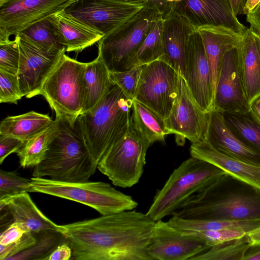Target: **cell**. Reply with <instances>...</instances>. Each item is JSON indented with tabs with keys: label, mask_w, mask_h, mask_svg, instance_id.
I'll list each match as a JSON object with an SVG mask.
<instances>
[{
	"label": "cell",
	"mask_w": 260,
	"mask_h": 260,
	"mask_svg": "<svg viewBox=\"0 0 260 260\" xmlns=\"http://www.w3.org/2000/svg\"><path fill=\"white\" fill-rule=\"evenodd\" d=\"M25 192H32L31 179L22 177L15 171L0 170V199Z\"/></svg>",
	"instance_id": "d590c367"
},
{
	"label": "cell",
	"mask_w": 260,
	"mask_h": 260,
	"mask_svg": "<svg viewBox=\"0 0 260 260\" xmlns=\"http://www.w3.org/2000/svg\"><path fill=\"white\" fill-rule=\"evenodd\" d=\"M197 30L203 40L214 93L222 57L227 50L239 46L242 35L222 26L206 25Z\"/></svg>",
	"instance_id": "cb8c5ba5"
},
{
	"label": "cell",
	"mask_w": 260,
	"mask_h": 260,
	"mask_svg": "<svg viewBox=\"0 0 260 260\" xmlns=\"http://www.w3.org/2000/svg\"><path fill=\"white\" fill-rule=\"evenodd\" d=\"M184 79L201 109L210 112L214 108V89L203 40L197 30L189 39Z\"/></svg>",
	"instance_id": "ac0fdd59"
},
{
	"label": "cell",
	"mask_w": 260,
	"mask_h": 260,
	"mask_svg": "<svg viewBox=\"0 0 260 260\" xmlns=\"http://www.w3.org/2000/svg\"><path fill=\"white\" fill-rule=\"evenodd\" d=\"M221 114L226 124L238 137L260 152V124L249 112Z\"/></svg>",
	"instance_id": "1f68e13d"
},
{
	"label": "cell",
	"mask_w": 260,
	"mask_h": 260,
	"mask_svg": "<svg viewBox=\"0 0 260 260\" xmlns=\"http://www.w3.org/2000/svg\"><path fill=\"white\" fill-rule=\"evenodd\" d=\"M26 232L17 223L13 222L1 232L0 244L7 245L20 239Z\"/></svg>",
	"instance_id": "ee69618b"
},
{
	"label": "cell",
	"mask_w": 260,
	"mask_h": 260,
	"mask_svg": "<svg viewBox=\"0 0 260 260\" xmlns=\"http://www.w3.org/2000/svg\"><path fill=\"white\" fill-rule=\"evenodd\" d=\"M49 18L67 52H80L99 42L104 36L69 15L64 10Z\"/></svg>",
	"instance_id": "603a6c76"
},
{
	"label": "cell",
	"mask_w": 260,
	"mask_h": 260,
	"mask_svg": "<svg viewBox=\"0 0 260 260\" xmlns=\"http://www.w3.org/2000/svg\"><path fill=\"white\" fill-rule=\"evenodd\" d=\"M168 222L183 231L198 232L225 228H240L247 233L260 226V220H222L186 219L172 216Z\"/></svg>",
	"instance_id": "f546056e"
},
{
	"label": "cell",
	"mask_w": 260,
	"mask_h": 260,
	"mask_svg": "<svg viewBox=\"0 0 260 260\" xmlns=\"http://www.w3.org/2000/svg\"><path fill=\"white\" fill-rule=\"evenodd\" d=\"M235 16L244 14L247 0H227Z\"/></svg>",
	"instance_id": "7dc6e473"
},
{
	"label": "cell",
	"mask_w": 260,
	"mask_h": 260,
	"mask_svg": "<svg viewBox=\"0 0 260 260\" xmlns=\"http://www.w3.org/2000/svg\"><path fill=\"white\" fill-rule=\"evenodd\" d=\"M72 256V249L66 242L59 245L45 260H69Z\"/></svg>",
	"instance_id": "f6af8a7d"
},
{
	"label": "cell",
	"mask_w": 260,
	"mask_h": 260,
	"mask_svg": "<svg viewBox=\"0 0 260 260\" xmlns=\"http://www.w3.org/2000/svg\"><path fill=\"white\" fill-rule=\"evenodd\" d=\"M251 245L247 234L242 238L211 247L190 260H243Z\"/></svg>",
	"instance_id": "e575fe53"
},
{
	"label": "cell",
	"mask_w": 260,
	"mask_h": 260,
	"mask_svg": "<svg viewBox=\"0 0 260 260\" xmlns=\"http://www.w3.org/2000/svg\"><path fill=\"white\" fill-rule=\"evenodd\" d=\"M260 3V0H247L246 4L244 14H247L252 11Z\"/></svg>",
	"instance_id": "816d5d0a"
},
{
	"label": "cell",
	"mask_w": 260,
	"mask_h": 260,
	"mask_svg": "<svg viewBox=\"0 0 260 260\" xmlns=\"http://www.w3.org/2000/svg\"><path fill=\"white\" fill-rule=\"evenodd\" d=\"M247 235L251 245H260V226L247 233Z\"/></svg>",
	"instance_id": "f907efd6"
},
{
	"label": "cell",
	"mask_w": 260,
	"mask_h": 260,
	"mask_svg": "<svg viewBox=\"0 0 260 260\" xmlns=\"http://www.w3.org/2000/svg\"><path fill=\"white\" fill-rule=\"evenodd\" d=\"M133 101L112 83L99 102L78 116L91 159L97 167L108 150L128 131Z\"/></svg>",
	"instance_id": "277c9868"
},
{
	"label": "cell",
	"mask_w": 260,
	"mask_h": 260,
	"mask_svg": "<svg viewBox=\"0 0 260 260\" xmlns=\"http://www.w3.org/2000/svg\"><path fill=\"white\" fill-rule=\"evenodd\" d=\"M171 11L186 19L196 29L222 26L243 35L246 27L233 13L227 0H170Z\"/></svg>",
	"instance_id": "e0dca14e"
},
{
	"label": "cell",
	"mask_w": 260,
	"mask_h": 260,
	"mask_svg": "<svg viewBox=\"0 0 260 260\" xmlns=\"http://www.w3.org/2000/svg\"><path fill=\"white\" fill-rule=\"evenodd\" d=\"M151 144L134 125L104 154L97 168L117 186L131 187L143 172L147 151Z\"/></svg>",
	"instance_id": "9c48e42d"
},
{
	"label": "cell",
	"mask_w": 260,
	"mask_h": 260,
	"mask_svg": "<svg viewBox=\"0 0 260 260\" xmlns=\"http://www.w3.org/2000/svg\"><path fill=\"white\" fill-rule=\"evenodd\" d=\"M22 140L11 136L0 135V164L10 154L16 152L24 144Z\"/></svg>",
	"instance_id": "b9f144b4"
},
{
	"label": "cell",
	"mask_w": 260,
	"mask_h": 260,
	"mask_svg": "<svg viewBox=\"0 0 260 260\" xmlns=\"http://www.w3.org/2000/svg\"><path fill=\"white\" fill-rule=\"evenodd\" d=\"M189 151L191 156L208 161L260 189V166L226 155L213 148L206 139L192 143Z\"/></svg>",
	"instance_id": "7402d4cb"
},
{
	"label": "cell",
	"mask_w": 260,
	"mask_h": 260,
	"mask_svg": "<svg viewBox=\"0 0 260 260\" xmlns=\"http://www.w3.org/2000/svg\"><path fill=\"white\" fill-rule=\"evenodd\" d=\"M22 97L18 76L0 70V103L17 104Z\"/></svg>",
	"instance_id": "f35d334b"
},
{
	"label": "cell",
	"mask_w": 260,
	"mask_h": 260,
	"mask_svg": "<svg viewBox=\"0 0 260 260\" xmlns=\"http://www.w3.org/2000/svg\"><path fill=\"white\" fill-rule=\"evenodd\" d=\"M20 50L17 74L23 96L31 98L40 94L42 86L66 51V48L42 49L15 35Z\"/></svg>",
	"instance_id": "4fadbf2b"
},
{
	"label": "cell",
	"mask_w": 260,
	"mask_h": 260,
	"mask_svg": "<svg viewBox=\"0 0 260 260\" xmlns=\"http://www.w3.org/2000/svg\"><path fill=\"white\" fill-rule=\"evenodd\" d=\"M112 82L109 71L98 57L87 62L82 82V113L93 108L110 89Z\"/></svg>",
	"instance_id": "484cf974"
},
{
	"label": "cell",
	"mask_w": 260,
	"mask_h": 260,
	"mask_svg": "<svg viewBox=\"0 0 260 260\" xmlns=\"http://www.w3.org/2000/svg\"><path fill=\"white\" fill-rule=\"evenodd\" d=\"M157 10L164 17L171 11L170 0H116Z\"/></svg>",
	"instance_id": "7bdbcfd3"
},
{
	"label": "cell",
	"mask_w": 260,
	"mask_h": 260,
	"mask_svg": "<svg viewBox=\"0 0 260 260\" xmlns=\"http://www.w3.org/2000/svg\"><path fill=\"white\" fill-rule=\"evenodd\" d=\"M249 112L260 124V95L250 104Z\"/></svg>",
	"instance_id": "c3c4849f"
},
{
	"label": "cell",
	"mask_w": 260,
	"mask_h": 260,
	"mask_svg": "<svg viewBox=\"0 0 260 260\" xmlns=\"http://www.w3.org/2000/svg\"><path fill=\"white\" fill-rule=\"evenodd\" d=\"M202 238L210 247L243 237L247 233L240 228H225L215 230L192 232Z\"/></svg>",
	"instance_id": "ab89813d"
},
{
	"label": "cell",
	"mask_w": 260,
	"mask_h": 260,
	"mask_svg": "<svg viewBox=\"0 0 260 260\" xmlns=\"http://www.w3.org/2000/svg\"><path fill=\"white\" fill-rule=\"evenodd\" d=\"M57 128L55 119L50 127L26 141L16 152L22 168L35 167L43 160Z\"/></svg>",
	"instance_id": "f1b7e54d"
},
{
	"label": "cell",
	"mask_w": 260,
	"mask_h": 260,
	"mask_svg": "<svg viewBox=\"0 0 260 260\" xmlns=\"http://www.w3.org/2000/svg\"><path fill=\"white\" fill-rule=\"evenodd\" d=\"M33 233L36 238L35 243L7 260H45L59 245L66 242L64 235L58 230H47Z\"/></svg>",
	"instance_id": "4dcf8cb0"
},
{
	"label": "cell",
	"mask_w": 260,
	"mask_h": 260,
	"mask_svg": "<svg viewBox=\"0 0 260 260\" xmlns=\"http://www.w3.org/2000/svg\"><path fill=\"white\" fill-rule=\"evenodd\" d=\"M220 152L244 161L260 166V152L238 137L226 124L221 113L209 112L206 138Z\"/></svg>",
	"instance_id": "ffe728a7"
},
{
	"label": "cell",
	"mask_w": 260,
	"mask_h": 260,
	"mask_svg": "<svg viewBox=\"0 0 260 260\" xmlns=\"http://www.w3.org/2000/svg\"><path fill=\"white\" fill-rule=\"evenodd\" d=\"M246 20L251 27L260 32V3L246 14Z\"/></svg>",
	"instance_id": "bcb514c9"
},
{
	"label": "cell",
	"mask_w": 260,
	"mask_h": 260,
	"mask_svg": "<svg viewBox=\"0 0 260 260\" xmlns=\"http://www.w3.org/2000/svg\"><path fill=\"white\" fill-rule=\"evenodd\" d=\"M49 17L32 24L16 35L44 50L66 48L60 43Z\"/></svg>",
	"instance_id": "836d02e7"
},
{
	"label": "cell",
	"mask_w": 260,
	"mask_h": 260,
	"mask_svg": "<svg viewBox=\"0 0 260 260\" xmlns=\"http://www.w3.org/2000/svg\"><path fill=\"white\" fill-rule=\"evenodd\" d=\"M163 18L164 54L160 60L184 78L188 41L197 29L186 19L172 11Z\"/></svg>",
	"instance_id": "d6986e66"
},
{
	"label": "cell",
	"mask_w": 260,
	"mask_h": 260,
	"mask_svg": "<svg viewBox=\"0 0 260 260\" xmlns=\"http://www.w3.org/2000/svg\"><path fill=\"white\" fill-rule=\"evenodd\" d=\"M179 77V73L161 60L142 65L134 100L166 119L178 94Z\"/></svg>",
	"instance_id": "30bf717a"
},
{
	"label": "cell",
	"mask_w": 260,
	"mask_h": 260,
	"mask_svg": "<svg viewBox=\"0 0 260 260\" xmlns=\"http://www.w3.org/2000/svg\"><path fill=\"white\" fill-rule=\"evenodd\" d=\"M177 98L169 116L165 119L171 134L177 136L181 144L185 139L191 143L206 138L209 113L204 112L193 97L185 79L179 74Z\"/></svg>",
	"instance_id": "7c38bea8"
},
{
	"label": "cell",
	"mask_w": 260,
	"mask_h": 260,
	"mask_svg": "<svg viewBox=\"0 0 260 260\" xmlns=\"http://www.w3.org/2000/svg\"><path fill=\"white\" fill-rule=\"evenodd\" d=\"M36 238L32 232H26L18 241L7 245L0 244V260H7L33 245Z\"/></svg>",
	"instance_id": "60d3db41"
},
{
	"label": "cell",
	"mask_w": 260,
	"mask_h": 260,
	"mask_svg": "<svg viewBox=\"0 0 260 260\" xmlns=\"http://www.w3.org/2000/svg\"><path fill=\"white\" fill-rule=\"evenodd\" d=\"M141 72V66L127 71L109 72L112 83L117 85L129 98L134 100Z\"/></svg>",
	"instance_id": "8d00e7d4"
},
{
	"label": "cell",
	"mask_w": 260,
	"mask_h": 260,
	"mask_svg": "<svg viewBox=\"0 0 260 260\" xmlns=\"http://www.w3.org/2000/svg\"><path fill=\"white\" fill-rule=\"evenodd\" d=\"M56 132L32 176L68 182L88 181L97 167L93 164L79 123L56 118Z\"/></svg>",
	"instance_id": "3957f363"
},
{
	"label": "cell",
	"mask_w": 260,
	"mask_h": 260,
	"mask_svg": "<svg viewBox=\"0 0 260 260\" xmlns=\"http://www.w3.org/2000/svg\"><path fill=\"white\" fill-rule=\"evenodd\" d=\"M86 64L64 53L45 81L40 94L54 111L56 118L74 122L82 113V82Z\"/></svg>",
	"instance_id": "ba28073f"
},
{
	"label": "cell",
	"mask_w": 260,
	"mask_h": 260,
	"mask_svg": "<svg viewBox=\"0 0 260 260\" xmlns=\"http://www.w3.org/2000/svg\"><path fill=\"white\" fill-rule=\"evenodd\" d=\"M0 203L8 207L13 222L18 223L26 232L37 233L47 230H58L59 225L42 213L28 192L1 199Z\"/></svg>",
	"instance_id": "d4e9b609"
},
{
	"label": "cell",
	"mask_w": 260,
	"mask_h": 260,
	"mask_svg": "<svg viewBox=\"0 0 260 260\" xmlns=\"http://www.w3.org/2000/svg\"><path fill=\"white\" fill-rule=\"evenodd\" d=\"M20 60L18 40L0 42V70L17 75Z\"/></svg>",
	"instance_id": "74e56055"
},
{
	"label": "cell",
	"mask_w": 260,
	"mask_h": 260,
	"mask_svg": "<svg viewBox=\"0 0 260 260\" xmlns=\"http://www.w3.org/2000/svg\"><path fill=\"white\" fill-rule=\"evenodd\" d=\"M72 0H7L0 5V42L63 10Z\"/></svg>",
	"instance_id": "9a60e30c"
},
{
	"label": "cell",
	"mask_w": 260,
	"mask_h": 260,
	"mask_svg": "<svg viewBox=\"0 0 260 260\" xmlns=\"http://www.w3.org/2000/svg\"><path fill=\"white\" fill-rule=\"evenodd\" d=\"M163 25V16L152 23L138 51L133 68L160 59L164 54Z\"/></svg>",
	"instance_id": "d6a6232c"
},
{
	"label": "cell",
	"mask_w": 260,
	"mask_h": 260,
	"mask_svg": "<svg viewBox=\"0 0 260 260\" xmlns=\"http://www.w3.org/2000/svg\"><path fill=\"white\" fill-rule=\"evenodd\" d=\"M143 7L116 0H72L64 11L105 35L129 19Z\"/></svg>",
	"instance_id": "8fae6325"
},
{
	"label": "cell",
	"mask_w": 260,
	"mask_h": 260,
	"mask_svg": "<svg viewBox=\"0 0 260 260\" xmlns=\"http://www.w3.org/2000/svg\"><path fill=\"white\" fill-rule=\"evenodd\" d=\"M7 0H0V5L6 2Z\"/></svg>",
	"instance_id": "f5cc1de1"
},
{
	"label": "cell",
	"mask_w": 260,
	"mask_h": 260,
	"mask_svg": "<svg viewBox=\"0 0 260 260\" xmlns=\"http://www.w3.org/2000/svg\"><path fill=\"white\" fill-rule=\"evenodd\" d=\"M225 173L208 161L191 156L173 171L146 214L155 221L173 215L190 197Z\"/></svg>",
	"instance_id": "5b68a950"
},
{
	"label": "cell",
	"mask_w": 260,
	"mask_h": 260,
	"mask_svg": "<svg viewBox=\"0 0 260 260\" xmlns=\"http://www.w3.org/2000/svg\"><path fill=\"white\" fill-rule=\"evenodd\" d=\"M239 67L249 104L260 95V32L250 27L238 46Z\"/></svg>",
	"instance_id": "44dd1931"
},
{
	"label": "cell",
	"mask_w": 260,
	"mask_h": 260,
	"mask_svg": "<svg viewBox=\"0 0 260 260\" xmlns=\"http://www.w3.org/2000/svg\"><path fill=\"white\" fill-rule=\"evenodd\" d=\"M243 260H260V245H251L247 251Z\"/></svg>",
	"instance_id": "681fc988"
},
{
	"label": "cell",
	"mask_w": 260,
	"mask_h": 260,
	"mask_svg": "<svg viewBox=\"0 0 260 260\" xmlns=\"http://www.w3.org/2000/svg\"><path fill=\"white\" fill-rule=\"evenodd\" d=\"M210 248L195 233L179 230L161 219L155 222L147 252L151 260H190Z\"/></svg>",
	"instance_id": "5bb4252c"
},
{
	"label": "cell",
	"mask_w": 260,
	"mask_h": 260,
	"mask_svg": "<svg viewBox=\"0 0 260 260\" xmlns=\"http://www.w3.org/2000/svg\"><path fill=\"white\" fill-rule=\"evenodd\" d=\"M186 219L260 220V189L225 173L172 215Z\"/></svg>",
	"instance_id": "7a4b0ae2"
},
{
	"label": "cell",
	"mask_w": 260,
	"mask_h": 260,
	"mask_svg": "<svg viewBox=\"0 0 260 260\" xmlns=\"http://www.w3.org/2000/svg\"><path fill=\"white\" fill-rule=\"evenodd\" d=\"M221 113H248L250 104L242 82L238 46L224 53L218 72L214 99V108Z\"/></svg>",
	"instance_id": "2e32d148"
},
{
	"label": "cell",
	"mask_w": 260,
	"mask_h": 260,
	"mask_svg": "<svg viewBox=\"0 0 260 260\" xmlns=\"http://www.w3.org/2000/svg\"><path fill=\"white\" fill-rule=\"evenodd\" d=\"M155 222L132 210L59 225L58 231L72 260H151L147 249Z\"/></svg>",
	"instance_id": "6da1fadb"
},
{
	"label": "cell",
	"mask_w": 260,
	"mask_h": 260,
	"mask_svg": "<svg viewBox=\"0 0 260 260\" xmlns=\"http://www.w3.org/2000/svg\"><path fill=\"white\" fill-rule=\"evenodd\" d=\"M32 192L69 200L94 209L102 215L132 210L138 206L129 196L104 182H68L32 177Z\"/></svg>",
	"instance_id": "8992f818"
},
{
	"label": "cell",
	"mask_w": 260,
	"mask_h": 260,
	"mask_svg": "<svg viewBox=\"0 0 260 260\" xmlns=\"http://www.w3.org/2000/svg\"><path fill=\"white\" fill-rule=\"evenodd\" d=\"M163 15L143 7L137 13L99 41L98 56L109 72L133 68L136 54L152 23Z\"/></svg>",
	"instance_id": "52a82bcc"
},
{
	"label": "cell",
	"mask_w": 260,
	"mask_h": 260,
	"mask_svg": "<svg viewBox=\"0 0 260 260\" xmlns=\"http://www.w3.org/2000/svg\"><path fill=\"white\" fill-rule=\"evenodd\" d=\"M132 112L134 125L151 144L164 141L165 136L170 134L165 119L145 105L134 100Z\"/></svg>",
	"instance_id": "83f0119b"
},
{
	"label": "cell",
	"mask_w": 260,
	"mask_h": 260,
	"mask_svg": "<svg viewBox=\"0 0 260 260\" xmlns=\"http://www.w3.org/2000/svg\"><path fill=\"white\" fill-rule=\"evenodd\" d=\"M54 122L48 114L30 111L3 119L0 123V135L13 136L25 143L50 127Z\"/></svg>",
	"instance_id": "4316f807"
}]
</instances>
